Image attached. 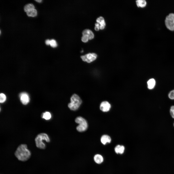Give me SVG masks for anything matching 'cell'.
<instances>
[{
    "label": "cell",
    "instance_id": "11",
    "mask_svg": "<svg viewBox=\"0 0 174 174\" xmlns=\"http://www.w3.org/2000/svg\"><path fill=\"white\" fill-rule=\"evenodd\" d=\"M94 159L95 162L98 164L101 163L103 161V158L102 156L98 154L95 155Z\"/></svg>",
    "mask_w": 174,
    "mask_h": 174
},
{
    "label": "cell",
    "instance_id": "14",
    "mask_svg": "<svg viewBox=\"0 0 174 174\" xmlns=\"http://www.w3.org/2000/svg\"><path fill=\"white\" fill-rule=\"evenodd\" d=\"M136 4L138 7H145L146 5V2L145 0H138L136 1Z\"/></svg>",
    "mask_w": 174,
    "mask_h": 174
},
{
    "label": "cell",
    "instance_id": "1",
    "mask_svg": "<svg viewBox=\"0 0 174 174\" xmlns=\"http://www.w3.org/2000/svg\"><path fill=\"white\" fill-rule=\"evenodd\" d=\"M16 157L19 160L24 161L28 160L31 156V152L27 145L22 144L18 146L15 152Z\"/></svg>",
    "mask_w": 174,
    "mask_h": 174
},
{
    "label": "cell",
    "instance_id": "4",
    "mask_svg": "<svg viewBox=\"0 0 174 174\" xmlns=\"http://www.w3.org/2000/svg\"><path fill=\"white\" fill-rule=\"evenodd\" d=\"M75 122L79 125L76 127V129L80 132L85 131L87 128L88 125L86 121L81 116L77 117L75 120Z\"/></svg>",
    "mask_w": 174,
    "mask_h": 174
},
{
    "label": "cell",
    "instance_id": "17",
    "mask_svg": "<svg viewBox=\"0 0 174 174\" xmlns=\"http://www.w3.org/2000/svg\"><path fill=\"white\" fill-rule=\"evenodd\" d=\"M26 13L29 16L34 17L36 15L37 12L35 8L27 12Z\"/></svg>",
    "mask_w": 174,
    "mask_h": 174
},
{
    "label": "cell",
    "instance_id": "20",
    "mask_svg": "<svg viewBox=\"0 0 174 174\" xmlns=\"http://www.w3.org/2000/svg\"><path fill=\"white\" fill-rule=\"evenodd\" d=\"M50 44L51 46L53 47H55L57 46L56 41L54 39H52L50 40Z\"/></svg>",
    "mask_w": 174,
    "mask_h": 174
},
{
    "label": "cell",
    "instance_id": "10",
    "mask_svg": "<svg viewBox=\"0 0 174 174\" xmlns=\"http://www.w3.org/2000/svg\"><path fill=\"white\" fill-rule=\"evenodd\" d=\"M111 141L110 137L107 135H104L102 136L101 139V141L104 145H105L107 143H110Z\"/></svg>",
    "mask_w": 174,
    "mask_h": 174
},
{
    "label": "cell",
    "instance_id": "21",
    "mask_svg": "<svg viewBox=\"0 0 174 174\" xmlns=\"http://www.w3.org/2000/svg\"><path fill=\"white\" fill-rule=\"evenodd\" d=\"M168 97L170 99L174 100V90L171 91L168 94Z\"/></svg>",
    "mask_w": 174,
    "mask_h": 174
},
{
    "label": "cell",
    "instance_id": "2",
    "mask_svg": "<svg viewBox=\"0 0 174 174\" xmlns=\"http://www.w3.org/2000/svg\"><path fill=\"white\" fill-rule=\"evenodd\" d=\"M35 142L36 147L40 149H44L45 147V145L43 142V140L49 142L50 139L48 135L45 133L39 134L35 139Z\"/></svg>",
    "mask_w": 174,
    "mask_h": 174
},
{
    "label": "cell",
    "instance_id": "7",
    "mask_svg": "<svg viewBox=\"0 0 174 174\" xmlns=\"http://www.w3.org/2000/svg\"><path fill=\"white\" fill-rule=\"evenodd\" d=\"M21 101L24 105H26L29 102V98L28 94L25 92L21 93L19 95Z\"/></svg>",
    "mask_w": 174,
    "mask_h": 174
},
{
    "label": "cell",
    "instance_id": "15",
    "mask_svg": "<svg viewBox=\"0 0 174 174\" xmlns=\"http://www.w3.org/2000/svg\"><path fill=\"white\" fill-rule=\"evenodd\" d=\"M34 9H35L34 5L33 4L31 3L26 4L24 7V10L26 12Z\"/></svg>",
    "mask_w": 174,
    "mask_h": 174
},
{
    "label": "cell",
    "instance_id": "3",
    "mask_svg": "<svg viewBox=\"0 0 174 174\" xmlns=\"http://www.w3.org/2000/svg\"><path fill=\"white\" fill-rule=\"evenodd\" d=\"M71 102L68 105L69 108L72 110H77L82 103V101L80 97L76 94H73L71 98Z\"/></svg>",
    "mask_w": 174,
    "mask_h": 174
},
{
    "label": "cell",
    "instance_id": "9",
    "mask_svg": "<svg viewBox=\"0 0 174 174\" xmlns=\"http://www.w3.org/2000/svg\"><path fill=\"white\" fill-rule=\"evenodd\" d=\"M82 35L87 38L88 39L91 40L93 39L94 37L93 33L90 30L86 29L82 32Z\"/></svg>",
    "mask_w": 174,
    "mask_h": 174
},
{
    "label": "cell",
    "instance_id": "26",
    "mask_svg": "<svg viewBox=\"0 0 174 174\" xmlns=\"http://www.w3.org/2000/svg\"></svg>",
    "mask_w": 174,
    "mask_h": 174
},
{
    "label": "cell",
    "instance_id": "13",
    "mask_svg": "<svg viewBox=\"0 0 174 174\" xmlns=\"http://www.w3.org/2000/svg\"><path fill=\"white\" fill-rule=\"evenodd\" d=\"M156 84V81L153 78L150 79L147 82V87L150 89H153Z\"/></svg>",
    "mask_w": 174,
    "mask_h": 174
},
{
    "label": "cell",
    "instance_id": "18",
    "mask_svg": "<svg viewBox=\"0 0 174 174\" xmlns=\"http://www.w3.org/2000/svg\"><path fill=\"white\" fill-rule=\"evenodd\" d=\"M51 117V114L50 113L48 112H46L43 114L42 118L46 120L50 119Z\"/></svg>",
    "mask_w": 174,
    "mask_h": 174
},
{
    "label": "cell",
    "instance_id": "25",
    "mask_svg": "<svg viewBox=\"0 0 174 174\" xmlns=\"http://www.w3.org/2000/svg\"><path fill=\"white\" fill-rule=\"evenodd\" d=\"M35 0L37 1L38 2H40L42 1L41 0Z\"/></svg>",
    "mask_w": 174,
    "mask_h": 174
},
{
    "label": "cell",
    "instance_id": "12",
    "mask_svg": "<svg viewBox=\"0 0 174 174\" xmlns=\"http://www.w3.org/2000/svg\"><path fill=\"white\" fill-rule=\"evenodd\" d=\"M125 150L124 146L122 145H118L115 148V152L117 154H122L123 153Z\"/></svg>",
    "mask_w": 174,
    "mask_h": 174
},
{
    "label": "cell",
    "instance_id": "6",
    "mask_svg": "<svg viewBox=\"0 0 174 174\" xmlns=\"http://www.w3.org/2000/svg\"><path fill=\"white\" fill-rule=\"evenodd\" d=\"M97 56V55L95 53H90L82 56L81 57L83 61L90 63L95 60Z\"/></svg>",
    "mask_w": 174,
    "mask_h": 174
},
{
    "label": "cell",
    "instance_id": "22",
    "mask_svg": "<svg viewBox=\"0 0 174 174\" xmlns=\"http://www.w3.org/2000/svg\"><path fill=\"white\" fill-rule=\"evenodd\" d=\"M170 112L172 117L174 119V105L172 106L171 107Z\"/></svg>",
    "mask_w": 174,
    "mask_h": 174
},
{
    "label": "cell",
    "instance_id": "16",
    "mask_svg": "<svg viewBox=\"0 0 174 174\" xmlns=\"http://www.w3.org/2000/svg\"><path fill=\"white\" fill-rule=\"evenodd\" d=\"M96 21L99 24L100 26H105V23L104 18L100 16L98 17L96 19Z\"/></svg>",
    "mask_w": 174,
    "mask_h": 174
},
{
    "label": "cell",
    "instance_id": "5",
    "mask_svg": "<svg viewBox=\"0 0 174 174\" xmlns=\"http://www.w3.org/2000/svg\"><path fill=\"white\" fill-rule=\"evenodd\" d=\"M167 28L171 31H174V14L171 13L166 17L165 20Z\"/></svg>",
    "mask_w": 174,
    "mask_h": 174
},
{
    "label": "cell",
    "instance_id": "19",
    "mask_svg": "<svg viewBox=\"0 0 174 174\" xmlns=\"http://www.w3.org/2000/svg\"><path fill=\"white\" fill-rule=\"evenodd\" d=\"M6 96L3 93H1L0 94V102L2 103L5 102L6 100Z\"/></svg>",
    "mask_w": 174,
    "mask_h": 174
},
{
    "label": "cell",
    "instance_id": "23",
    "mask_svg": "<svg viewBox=\"0 0 174 174\" xmlns=\"http://www.w3.org/2000/svg\"><path fill=\"white\" fill-rule=\"evenodd\" d=\"M50 40L49 39H47L46 40L45 42V44L47 45H48L50 44Z\"/></svg>",
    "mask_w": 174,
    "mask_h": 174
},
{
    "label": "cell",
    "instance_id": "8",
    "mask_svg": "<svg viewBox=\"0 0 174 174\" xmlns=\"http://www.w3.org/2000/svg\"><path fill=\"white\" fill-rule=\"evenodd\" d=\"M111 107L110 104L108 102L104 101L102 102L101 104L100 109L103 112H107L109 110Z\"/></svg>",
    "mask_w": 174,
    "mask_h": 174
},
{
    "label": "cell",
    "instance_id": "24",
    "mask_svg": "<svg viewBox=\"0 0 174 174\" xmlns=\"http://www.w3.org/2000/svg\"><path fill=\"white\" fill-rule=\"evenodd\" d=\"M95 29L96 31H98L100 29L99 27L95 26L94 28Z\"/></svg>",
    "mask_w": 174,
    "mask_h": 174
}]
</instances>
